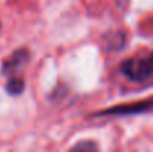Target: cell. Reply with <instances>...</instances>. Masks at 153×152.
<instances>
[{
  "mask_svg": "<svg viewBox=\"0 0 153 152\" xmlns=\"http://www.w3.org/2000/svg\"><path fill=\"white\" fill-rule=\"evenodd\" d=\"M24 81L18 76H13V78H9L7 84H6V91L10 94V96H18L24 91Z\"/></svg>",
  "mask_w": 153,
  "mask_h": 152,
  "instance_id": "4",
  "label": "cell"
},
{
  "mask_svg": "<svg viewBox=\"0 0 153 152\" xmlns=\"http://www.w3.org/2000/svg\"><path fill=\"white\" fill-rule=\"evenodd\" d=\"M120 72L134 82L153 79V54L146 58H129L120 64Z\"/></svg>",
  "mask_w": 153,
  "mask_h": 152,
  "instance_id": "1",
  "label": "cell"
},
{
  "mask_svg": "<svg viewBox=\"0 0 153 152\" xmlns=\"http://www.w3.org/2000/svg\"><path fill=\"white\" fill-rule=\"evenodd\" d=\"M28 61V51L27 49H18L15 51L3 64H1V72L3 75L13 78L18 76V73L22 70L25 63Z\"/></svg>",
  "mask_w": 153,
  "mask_h": 152,
  "instance_id": "2",
  "label": "cell"
},
{
  "mask_svg": "<svg viewBox=\"0 0 153 152\" xmlns=\"http://www.w3.org/2000/svg\"><path fill=\"white\" fill-rule=\"evenodd\" d=\"M153 104V101H141V103H134V104H128V106H117L108 110H104L102 115L108 113V115H128V113H138L143 110H147Z\"/></svg>",
  "mask_w": 153,
  "mask_h": 152,
  "instance_id": "3",
  "label": "cell"
},
{
  "mask_svg": "<svg viewBox=\"0 0 153 152\" xmlns=\"http://www.w3.org/2000/svg\"><path fill=\"white\" fill-rule=\"evenodd\" d=\"M85 148H86V149H88V148H92V149H95L97 146H95L94 143H79V145H76L73 149H85Z\"/></svg>",
  "mask_w": 153,
  "mask_h": 152,
  "instance_id": "5",
  "label": "cell"
}]
</instances>
